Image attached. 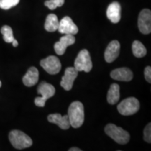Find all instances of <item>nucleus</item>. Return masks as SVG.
I'll use <instances>...</instances> for the list:
<instances>
[{"instance_id":"nucleus-16","label":"nucleus","mask_w":151,"mask_h":151,"mask_svg":"<svg viewBox=\"0 0 151 151\" xmlns=\"http://www.w3.org/2000/svg\"><path fill=\"white\" fill-rule=\"evenodd\" d=\"M39 75V71L37 68L35 67H30L22 78V82L27 87H32L37 83Z\"/></svg>"},{"instance_id":"nucleus-15","label":"nucleus","mask_w":151,"mask_h":151,"mask_svg":"<svg viewBox=\"0 0 151 151\" xmlns=\"http://www.w3.org/2000/svg\"><path fill=\"white\" fill-rule=\"evenodd\" d=\"M48 120L51 123L59 126V127L62 129H68L71 126L67 115L62 116L60 113L50 114L48 116Z\"/></svg>"},{"instance_id":"nucleus-5","label":"nucleus","mask_w":151,"mask_h":151,"mask_svg":"<svg viewBox=\"0 0 151 151\" xmlns=\"http://www.w3.org/2000/svg\"><path fill=\"white\" fill-rule=\"evenodd\" d=\"M140 108L139 100L135 97H129L118 105V111L122 116H132L138 112Z\"/></svg>"},{"instance_id":"nucleus-4","label":"nucleus","mask_w":151,"mask_h":151,"mask_svg":"<svg viewBox=\"0 0 151 151\" xmlns=\"http://www.w3.org/2000/svg\"><path fill=\"white\" fill-rule=\"evenodd\" d=\"M37 92L41 96L35 98V105L39 107H44L47 100L54 96L55 93V89L52 85L48 83L46 81H43L38 87Z\"/></svg>"},{"instance_id":"nucleus-24","label":"nucleus","mask_w":151,"mask_h":151,"mask_svg":"<svg viewBox=\"0 0 151 151\" xmlns=\"http://www.w3.org/2000/svg\"><path fill=\"white\" fill-rule=\"evenodd\" d=\"M144 75H145V78L148 81L149 83H151V68L150 67H146L144 70Z\"/></svg>"},{"instance_id":"nucleus-12","label":"nucleus","mask_w":151,"mask_h":151,"mask_svg":"<svg viewBox=\"0 0 151 151\" xmlns=\"http://www.w3.org/2000/svg\"><path fill=\"white\" fill-rule=\"evenodd\" d=\"M120 44L117 40L112 41L106 48L104 52V59L106 62L111 63L117 59L120 54Z\"/></svg>"},{"instance_id":"nucleus-9","label":"nucleus","mask_w":151,"mask_h":151,"mask_svg":"<svg viewBox=\"0 0 151 151\" xmlns=\"http://www.w3.org/2000/svg\"><path fill=\"white\" fill-rule=\"evenodd\" d=\"M58 30L60 33L63 35H75L78 33V28L70 17L65 16L59 22V27Z\"/></svg>"},{"instance_id":"nucleus-6","label":"nucleus","mask_w":151,"mask_h":151,"mask_svg":"<svg viewBox=\"0 0 151 151\" xmlns=\"http://www.w3.org/2000/svg\"><path fill=\"white\" fill-rule=\"evenodd\" d=\"M74 68L78 71L90 72L92 68V62L89 51L86 49L81 50L74 62Z\"/></svg>"},{"instance_id":"nucleus-23","label":"nucleus","mask_w":151,"mask_h":151,"mask_svg":"<svg viewBox=\"0 0 151 151\" xmlns=\"http://www.w3.org/2000/svg\"><path fill=\"white\" fill-rule=\"evenodd\" d=\"M143 139L144 141L148 143H150L151 142V123H149L147 124L146 127H145L144 131H143Z\"/></svg>"},{"instance_id":"nucleus-26","label":"nucleus","mask_w":151,"mask_h":151,"mask_svg":"<svg viewBox=\"0 0 151 151\" xmlns=\"http://www.w3.org/2000/svg\"><path fill=\"white\" fill-rule=\"evenodd\" d=\"M69 151H81L82 150H81V149H80V148H75V147H73V148H69Z\"/></svg>"},{"instance_id":"nucleus-25","label":"nucleus","mask_w":151,"mask_h":151,"mask_svg":"<svg viewBox=\"0 0 151 151\" xmlns=\"http://www.w3.org/2000/svg\"><path fill=\"white\" fill-rule=\"evenodd\" d=\"M12 44H13V46H14V47H17L18 46V41L16 40V39H14V40H13V41L12 42Z\"/></svg>"},{"instance_id":"nucleus-18","label":"nucleus","mask_w":151,"mask_h":151,"mask_svg":"<svg viewBox=\"0 0 151 151\" xmlns=\"http://www.w3.org/2000/svg\"><path fill=\"white\" fill-rule=\"evenodd\" d=\"M59 27V21L56 15L53 14H49L46 17V22H45V29L49 32H54L58 30Z\"/></svg>"},{"instance_id":"nucleus-1","label":"nucleus","mask_w":151,"mask_h":151,"mask_svg":"<svg viewBox=\"0 0 151 151\" xmlns=\"http://www.w3.org/2000/svg\"><path fill=\"white\" fill-rule=\"evenodd\" d=\"M67 116L71 127L73 128L81 127L85 119L84 106L83 104L78 101L71 103L69 107Z\"/></svg>"},{"instance_id":"nucleus-7","label":"nucleus","mask_w":151,"mask_h":151,"mask_svg":"<svg viewBox=\"0 0 151 151\" xmlns=\"http://www.w3.org/2000/svg\"><path fill=\"white\" fill-rule=\"evenodd\" d=\"M41 67L49 74L55 75L60 72L62 65L60 60L54 55H50L40 62Z\"/></svg>"},{"instance_id":"nucleus-13","label":"nucleus","mask_w":151,"mask_h":151,"mask_svg":"<svg viewBox=\"0 0 151 151\" xmlns=\"http://www.w3.org/2000/svg\"><path fill=\"white\" fill-rule=\"evenodd\" d=\"M107 18L113 23H118L121 18V6L117 1L109 4L106 11Z\"/></svg>"},{"instance_id":"nucleus-8","label":"nucleus","mask_w":151,"mask_h":151,"mask_svg":"<svg viewBox=\"0 0 151 151\" xmlns=\"http://www.w3.org/2000/svg\"><path fill=\"white\" fill-rule=\"evenodd\" d=\"M138 26L140 32L143 35L151 32V11L149 9H143L139 14Z\"/></svg>"},{"instance_id":"nucleus-20","label":"nucleus","mask_w":151,"mask_h":151,"mask_svg":"<svg viewBox=\"0 0 151 151\" xmlns=\"http://www.w3.org/2000/svg\"><path fill=\"white\" fill-rule=\"evenodd\" d=\"M1 33L3 35V39L6 43H11L14 39L13 30L11 27L8 25H4L1 27Z\"/></svg>"},{"instance_id":"nucleus-17","label":"nucleus","mask_w":151,"mask_h":151,"mask_svg":"<svg viewBox=\"0 0 151 151\" xmlns=\"http://www.w3.org/2000/svg\"><path fill=\"white\" fill-rule=\"evenodd\" d=\"M120 99V86L117 83H113L107 94V101L110 104H116Z\"/></svg>"},{"instance_id":"nucleus-27","label":"nucleus","mask_w":151,"mask_h":151,"mask_svg":"<svg viewBox=\"0 0 151 151\" xmlns=\"http://www.w3.org/2000/svg\"><path fill=\"white\" fill-rule=\"evenodd\" d=\"M1 82L0 81V87H1Z\"/></svg>"},{"instance_id":"nucleus-2","label":"nucleus","mask_w":151,"mask_h":151,"mask_svg":"<svg viewBox=\"0 0 151 151\" xmlns=\"http://www.w3.org/2000/svg\"><path fill=\"white\" fill-rule=\"evenodd\" d=\"M105 133L113 140L119 144H127L129 142L130 135L122 128L118 127L114 124H108L105 127Z\"/></svg>"},{"instance_id":"nucleus-22","label":"nucleus","mask_w":151,"mask_h":151,"mask_svg":"<svg viewBox=\"0 0 151 151\" xmlns=\"http://www.w3.org/2000/svg\"><path fill=\"white\" fill-rule=\"evenodd\" d=\"M65 3V0H47L44 4L50 10H55L58 7H61Z\"/></svg>"},{"instance_id":"nucleus-11","label":"nucleus","mask_w":151,"mask_h":151,"mask_svg":"<svg viewBox=\"0 0 151 151\" xmlns=\"http://www.w3.org/2000/svg\"><path fill=\"white\" fill-rule=\"evenodd\" d=\"M76 42L74 36L72 35H65V36L60 38V41L55 43V51L59 55L65 54L66 49L68 46H71Z\"/></svg>"},{"instance_id":"nucleus-19","label":"nucleus","mask_w":151,"mask_h":151,"mask_svg":"<svg viewBox=\"0 0 151 151\" xmlns=\"http://www.w3.org/2000/svg\"><path fill=\"white\" fill-rule=\"evenodd\" d=\"M132 52L134 55L138 58H143L147 53L146 48L139 41H134L132 43Z\"/></svg>"},{"instance_id":"nucleus-21","label":"nucleus","mask_w":151,"mask_h":151,"mask_svg":"<svg viewBox=\"0 0 151 151\" xmlns=\"http://www.w3.org/2000/svg\"><path fill=\"white\" fill-rule=\"evenodd\" d=\"M20 2V0H0V8L4 10H8L16 6Z\"/></svg>"},{"instance_id":"nucleus-14","label":"nucleus","mask_w":151,"mask_h":151,"mask_svg":"<svg viewBox=\"0 0 151 151\" xmlns=\"http://www.w3.org/2000/svg\"><path fill=\"white\" fill-rule=\"evenodd\" d=\"M111 77L114 80L128 82L133 78V73L128 68H118L111 71Z\"/></svg>"},{"instance_id":"nucleus-3","label":"nucleus","mask_w":151,"mask_h":151,"mask_svg":"<svg viewBox=\"0 0 151 151\" xmlns=\"http://www.w3.org/2000/svg\"><path fill=\"white\" fill-rule=\"evenodd\" d=\"M9 139L12 146L18 150L29 148L32 145L31 138L20 130L11 131L9 133Z\"/></svg>"},{"instance_id":"nucleus-10","label":"nucleus","mask_w":151,"mask_h":151,"mask_svg":"<svg viewBox=\"0 0 151 151\" xmlns=\"http://www.w3.org/2000/svg\"><path fill=\"white\" fill-rule=\"evenodd\" d=\"M78 71L75 69L74 67H68L66 69L65 74L62 77L60 86L64 88L65 90H71L72 89L75 79L78 76Z\"/></svg>"}]
</instances>
